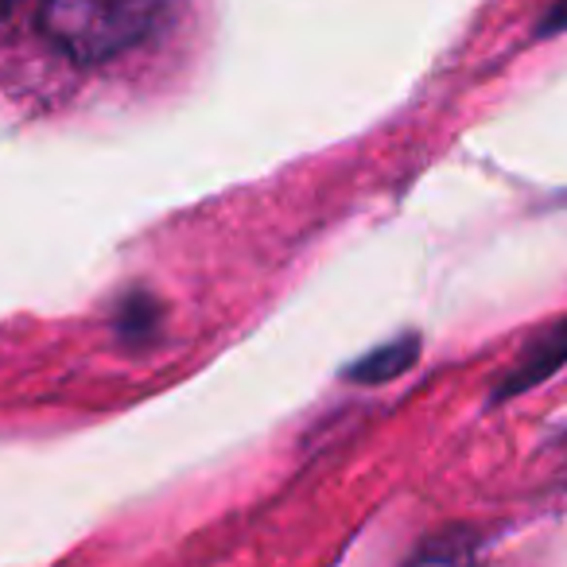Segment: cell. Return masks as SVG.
Here are the masks:
<instances>
[{
  "label": "cell",
  "instance_id": "6da1fadb",
  "mask_svg": "<svg viewBox=\"0 0 567 567\" xmlns=\"http://www.w3.org/2000/svg\"><path fill=\"white\" fill-rule=\"evenodd\" d=\"M167 17V0H43L40 32L71 63L97 66L144 43Z\"/></svg>",
  "mask_w": 567,
  "mask_h": 567
},
{
  "label": "cell",
  "instance_id": "7a4b0ae2",
  "mask_svg": "<svg viewBox=\"0 0 567 567\" xmlns=\"http://www.w3.org/2000/svg\"><path fill=\"white\" fill-rule=\"evenodd\" d=\"M564 365H567V319H559L540 339L528 342L525 354L517 358V365L502 378L494 401H509V396H520V393H528V389L544 385V381L556 370H564Z\"/></svg>",
  "mask_w": 567,
  "mask_h": 567
},
{
  "label": "cell",
  "instance_id": "3957f363",
  "mask_svg": "<svg viewBox=\"0 0 567 567\" xmlns=\"http://www.w3.org/2000/svg\"><path fill=\"white\" fill-rule=\"evenodd\" d=\"M420 358V339L416 334H404V339H393L385 347L370 350L365 358H358L347 370L350 381L358 385H385V381H396L401 373H409Z\"/></svg>",
  "mask_w": 567,
  "mask_h": 567
},
{
  "label": "cell",
  "instance_id": "277c9868",
  "mask_svg": "<svg viewBox=\"0 0 567 567\" xmlns=\"http://www.w3.org/2000/svg\"><path fill=\"white\" fill-rule=\"evenodd\" d=\"M559 32H567V0H551L544 9L540 24H536V40H551Z\"/></svg>",
  "mask_w": 567,
  "mask_h": 567
}]
</instances>
